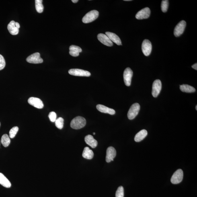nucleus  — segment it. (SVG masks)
<instances>
[{"instance_id":"nucleus-26","label":"nucleus","mask_w":197,"mask_h":197,"mask_svg":"<svg viewBox=\"0 0 197 197\" xmlns=\"http://www.w3.org/2000/svg\"><path fill=\"white\" fill-rule=\"evenodd\" d=\"M64 120L63 118L59 117L56 119L55 121V125L58 129H61L63 128Z\"/></svg>"},{"instance_id":"nucleus-15","label":"nucleus","mask_w":197,"mask_h":197,"mask_svg":"<svg viewBox=\"0 0 197 197\" xmlns=\"http://www.w3.org/2000/svg\"><path fill=\"white\" fill-rule=\"evenodd\" d=\"M106 34L112 42H114L118 45H122L121 41L117 35L110 32H106Z\"/></svg>"},{"instance_id":"nucleus-21","label":"nucleus","mask_w":197,"mask_h":197,"mask_svg":"<svg viewBox=\"0 0 197 197\" xmlns=\"http://www.w3.org/2000/svg\"><path fill=\"white\" fill-rule=\"evenodd\" d=\"M0 184L6 188H9L11 187L10 181L1 173H0Z\"/></svg>"},{"instance_id":"nucleus-37","label":"nucleus","mask_w":197,"mask_h":197,"mask_svg":"<svg viewBox=\"0 0 197 197\" xmlns=\"http://www.w3.org/2000/svg\"><path fill=\"white\" fill-rule=\"evenodd\" d=\"M93 135H95V132H93Z\"/></svg>"},{"instance_id":"nucleus-14","label":"nucleus","mask_w":197,"mask_h":197,"mask_svg":"<svg viewBox=\"0 0 197 197\" xmlns=\"http://www.w3.org/2000/svg\"><path fill=\"white\" fill-rule=\"evenodd\" d=\"M97 37L99 41L104 45L108 46H112V42L106 34L103 33L99 34L97 35Z\"/></svg>"},{"instance_id":"nucleus-18","label":"nucleus","mask_w":197,"mask_h":197,"mask_svg":"<svg viewBox=\"0 0 197 197\" xmlns=\"http://www.w3.org/2000/svg\"><path fill=\"white\" fill-rule=\"evenodd\" d=\"M69 53L70 55L73 57L78 56L80 53L82 52V49L81 48L78 46L74 45H72L70 46Z\"/></svg>"},{"instance_id":"nucleus-10","label":"nucleus","mask_w":197,"mask_h":197,"mask_svg":"<svg viewBox=\"0 0 197 197\" xmlns=\"http://www.w3.org/2000/svg\"><path fill=\"white\" fill-rule=\"evenodd\" d=\"M26 61L29 63L32 64H40L43 62V60L40 57V54L39 53H36L28 57Z\"/></svg>"},{"instance_id":"nucleus-16","label":"nucleus","mask_w":197,"mask_h":197,"mask_svg":"<svg viewBox=\"0 0 197 197\" xmlns=\"http://www.w3.org/2000/svg\"><path fill=\"white\" fill-rule=\"evenodd\" d=\"M97 110L101 112L107 113L110 115H113L115 114L116 112L114 109L109 108L101 104H98L97 106Z\"/></svg>"},{"instance_id":"nucleus-7","label":"nucleus","mask_w":197,"mask_h":197,"mask_svg":"<svg viewBox=\"0 0 197 197\" xmlns=\"http://www.w3.org/2000/svg\"><path fill=\"white\" fill-rule=\"evenodd\" d=\"M133 72L130 68H126L124 73V79L125 85L127 86H130L131 84Z\"/></svg>"},{"instance_id":"nucleus-36","label":"nucleus","mask_w":197,"mask_h":197,"mask_svg":"<svg viewBox=\"0 0 197 197\" xmlns=\"http://www.w3.org/2000/svg\"><path fill=\"white\" fill-rule=\"evenodd\" d=\"M196 110H197V105H196Z\"/></svg>"},{"instance_id":"nucleus-8","label":"nucleus","mask_w":197,"mask_h":197,"mask_svg":"<svg viewBox=\"0 0 197 197\" xmlns=\"http://www.w3.org/2000/svg\"><path fill=\"white\" fill-rule=\"evenodd\" d=\"M186 26V22L185 21H181L179 22L175 28L174 31L175 36L178 37L182 34L184 32Z\"/></svg>"},{"instance_id":"nucleus-30","label":"nucleus","mask_w":197,"mask_h":197,"mask_svg":"<svg viewBox=\"0 0 197 197\" xmlns=\"http://www.w3.org/2000/svg\"><path fill=\"white\" fill-rule=\"evenodd\" d=\"M6 65V62L3 57L0 54V71L5 68Z\"/></svg>"},{"instance_id":"nucleus-23","label":"nucleus","mask_w":197,"mask_h":197,"mask_svg":"<svg viewBox=\"0 0 197 197\" xmlns=\"http://www.w3.org/2000/svg\"><path fill=\"white\" fill-rule=\"evenodd\" d=\"M180 89L183 92L186 93H194L196 91L194 87L188 85H180Z\"/></svg>"},{"instance_id":"nucleus-9","label":"nucleus","mask_w":197,"mask_h":197,"mask_svg":"<svg viewBox=\"0 0 197 197\" xmlns=\"http://www.w3.org/2000/svg\"><path fill=\"white\" fill-rule=\"evenodd\" d=\"M142 52L145 56H148L151 54L152 45L149 40L145 39L143 41L142 45Z\"/></svg>"},{"instance_id":"nucleus-31","label":"nucleus","mask_w":197,"mask_h":197,"mask_svg":"<svg viewBox=\"0 0 197 197\" xmlns=\"http://www.w3.org/2000/svg\"><path fill=\"white\" fill-rule=\"evenodd\" d=\"M48 116L51 121L52 122H55L56 120L57 115L55 112H50Z\"/></svg>"},{"instance_id":"nucleus-13","label":"nucleus","mask_w":197,"mask_h":197,"mask_svg":"<svg viewBox=\"0 0 197 197\" xmlns=\"http://www.w3.org/2000/svg\"><path fill=\"white\" fill-rule=\"evenodd\" d=\"M116 151L114 148L110 147L107 148L106 152V161L109 163L114 161L116 156Z\"/></svg>"},{"instance_id":"nucleus-2","label":"nucleus","mask_w":197,"mask_h":197,"mask_svg":"<svg viewBox=\"0 0 197 197\" xmlns=\"http://www.w3.org/2000/svg\"><path fill=\"white\" fill-rule=\"evenodd\" d=\"M99 13L96 10H92L86 14L82 19L84 23H88L94 21L98 18Z\"/></svg>"},{"instance_id":"nucleus-11","label":"nucleus","mask_w":197,"mask_h":197,"mask_svg":"<svg viewBox=\"0 0 197 197\" xmlns=\"http://www.w3.org/2000/svg\"><path fill=\"white\" fill-rule=\"evenodd\" d=\"M151 14V10L149 8L145 7L141 10L136 13V18L138 19H147L150 17Z\"/></svg>"},{"instance_id":"nucleus-1","label":"nucleus","mask_w":197,"mask_h":197,"mask_svg":"<svg viewBox=\"0 0 197 197\" xmlns=\"http://www.w3.org/2000/svg\"><path fill=\"white\" fill-rule=\"evenodd\" d=\"M86 124L85 119L81 116H78L73 119L71 122V127L75 129H79L85 126Z\"/></svg>"},{"instance_id":"nucleus-33","label":"nucleus","mask_w":197,"mask_h":197,"mask_svg":"<svg viewBox=\"0 0 197 197\" xmlns=\"http://www.w3.org/2000/svg\"><path fill=\"white\" fill-rule=\"evenodd\" d=\"M15 26L16 27V28L18 29H19L20 28V25H19L18 23L15 22Z\"/></svg>"},{"instance_id":"nucleus-3","label":"nucleus","mask_w":197,"mask_h":197,"mask_svg":"<svg viewBox=\"0 0 197 197\" xmlns=\"http://www.w3.org/2000/svg\"><path fill=\"white\" fill-rule=\"evenodd\" d=\"M140 109V105L138 103L132 104L128 111V117L130 120H133L137 116Z\"/></svg>"},{"instance_id":"nucleus-19","label":"nucleus","mask_w":197,"mask_h":197,"mask_svg":"<svg viewBox=\"0 0 197 197\" xmlns=\"http://www.w3.org/2000/svg\"><path fill=\"white\" fill-rule=\"evenodd\" d=\"M15 22L14 21H11L7 26V29L10 33L13 35H16L18 34L19 29L15 26Z\"/></svg>"},{"instance_id":"nucleus-4","label":"nucleus","mask_w":197,"mask_h":197,"mask_svg":"<svg viewBox=\"0 0 197 197\" xmlns=\"http://www.w3.org/2000/svg\"><path fill=\"white\" fill-rule=\"evenodd\" d=\"M183 172L181 169H179L175 171L171 179V182L173 184H179L182 181Z\"/></svg>"},{"instance_id":"nucleus-38","label":"nucleus","mask_w":197,"mask_h":197,"mask_svg":"<svg viewBox=\"0 0 197 197\" xmlns=\"http://www.w3.org/2000/svg\"><path fill=\"white\" fill-rule=\"evenodd\" d=\"M0 126H1V123H0Z\"/></svg>"},{"instance_id":"nucleus-34","label":"nucleus","mask_w":197,"mask_h":197,"mask_svg":"<svg viewBox=\"0 0 197 197\" xmlns=\"http://www.w3.org/2000/svg\"><path fill=\"white\" fill-rule=\"evenodd\" d=\"M72 1L74 3H77L79 1H78V0H72Z\"/></svg>"},{"instance_id":"nucleus-25","label":"nucleus","mask_w":197,"mask_h":197,"mask_svg":"<svg viewBox=\"0 0 197 197\" xmlns=\"http://www.w3.org/2000/svg\"><path fill=\"white\" fill-rule=\"evenodd\" d=\"M42 0H36L35 1V6L37 12L41 13L44 10V6L43 5Z\"/></svg>"},{"instance_id":"nucleus-27","label":"nucleus","mask_w":197,"mask_h":197,"mask_svg":"<svg viewBox=\"0 0 197 197\" xmlns=\"http://www.w3.org/2000/svg\"><path fill=\"white\" fill-rule=\"evenodd\" d=\"M169 6V1L167 0H164L162 1L161 9L164 13L167 12Z\"/></svg>"},{"instance_id":"nucleus-35","label":"nucleus","mask_w":197,"mask_h":197,"mask_svg":"<svg viewBox=\"0 0 197 197\" xmlns=\"http://www.w3.org/2000/svg\"><path fill=\"white\" fill-rule=\"evenodd\" d=\"M124 1H131V0H124Z\"/></svg>"},{"instance_id":"nucleus-17","label":"nucleus","mask_w":197,"mask_h":197,"mask_svg":"<svg viewBox=\"0 0 197 197\" xmlns=\"http://www.w3.org/2000/svg\"><path fill=\"white\" fill-rule=\"evenodd\" d=\"M85 141L86 143L93 148H96L97 145V140L93 138L92 136L90 135L85 136Z\"/></svg>"},{"instance_id":"nucleus-24","label":"nucleus","mask_w":197,"mask_h":197,"mask_svg":"<svg viewBox=\"0 0 197 197\" xmlns=\"http://www.w3.org/2000/svg\"><path fill=\"white\" fill-rule=\"evenodd\" d=\"M1 143L5 147H8L10 143V140L9 136L7 134H5L2 136Z\"/></svg>"},{"instance_id":"nucleus-22","label":"nucleus","mask_w":197,"mask_h":197,"mask_svg":"<svg viewBox=\"0 0 197 197\" xmlns=\"http://www.w3.org/2000/svg\"><path fill=\"white\" fill-rule=\"evenodd\" d=\"M93 152L90 149L89 147H85L84 149L82 156L85 159L91 160L93 157Z\"/></svg>"},{"instance_id":"nucleus-12","label":"nucleus","mask_w":197,"mask_h":197,"mask_svg":"<svg viewBox=\"0 0 197 197\" xmlns=\"http://www.w3.org/2000/svg\"><path fill=\"white\" fill-rule=\"evenodd\" d=\"M28 102L30 105L38 109H42L44 106L42 101L37 97H30L28 99Z\"/></svg>"},{"instance_id":"nucleus-28","label":"nucleus","mask_w":197,"mask_h":197,"mask_svg":"<svg viewBox=\"0 0 197 197\" xmlns=\"http://www.w3.org/2000/svg\"><path fill=\"white\" fill-rule=\"evenodd\" d=\"M18 130L19 128L17 126L14 127L12 128L9 132L10 137L11 138H14L16 136Z\"/></svg>"},{"instance_id":"nucleus-29","label":"nucleus","mask_w":197,"mask_h":197,"mask_svg":"<svg viewBox=\"0 0 197 197\" xmlns=\"http://www.w3.org/2000/svg\"><path fill=\"white\" fill-rule=\"evenodd\" d=\"M124 188L122 186L119 187L116 192V197H124Z\"/></svg>"},{"instance_id":"nucleus-5","label":"nucleus","mask_w":197,"mask_h":197,"mask_svg":"<svg viewBox=\"0 0 197 197\" xmlns=\"http://www.w3.org/2000/svg\"><path fill=\"white\" fill-rule=\"evenodd\" d=\"M162 88V83L160 80H155L152 85V95L155 97H156L160 94Z\"/></svg>"},{"instance_id":"nucleus-20","label":"nucleus","mask_w":197,"mask_h":197,"mask_svg":"<svg viewBox=\"0 0 197 197\" xmlns=\"http://www.w3.org/2000/svg\"><path fill=\"white\" fill-rule=\"evenodd\" d=\"M148 135V132L146 130H142L136 134L134 138V140L136 142L142 141Z\"/></svg>"},{"instance_id":"nucleus-6","label":"nucleus","mask_w":197,"mask_h":197,"mask_svg":"<svg viewBox=\"0 0 197 197\" xmlns=\"http://www.w3.org/2000/svg\"><path fill=\"white\" fill-rule=\"evenodd\" d=\"M70 75L78 77H89L91 73L89 72L79 69H72L68 71Z\"/></svg>"},{"instance_id":"nucleus-32","label":"nucleus","mask_w":197,"mask_h":197,"mask_svg":"<svg viewBox=\"0 0 197 197\" xmlns=\"http://www.w3.org/2000/svg\"><path fill=\"white\" fill-rule=\"evenodd\" d=\"M192 67L193 68H194V69H195V70H197V64L195 63L194 64V65H192Z\"/></svg>"}]
</instances>
